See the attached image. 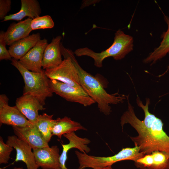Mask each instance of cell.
Wrapping results in <instances>:
<instances>
[{
  "instance_id": "obj_1",
  "label": "cell",
  "mask_w": 169,
  "mask_h": 169,
  "mask_svg": "<svg viewBox=\"0 0 169 169\" xmlns=\"http://www.w3.org/2000/svg\"><path fill=\"white\" fill-rule=\"evenodd\" d=\"M126 99L127 110L121 116L120 124L122 129L125 124H128L137 132V136H130L135 146L139 147L140 152L145 155L155 151L164 152L169 154V136L164 130V124L161 120L149 112V99H146L145 105L138 96L136 99L137 105L142 108L144 113L142 120L136 115L134 107L129 102V95H127Z\"/></svg>"
},
{
  "instance_id": "obj_2",
  "label": "cell",
  "mask_w": 169,
  "mask_h": 169,
  "mask_svg": "<svg viewBox=\"0 0 169 169\" xmlns=\"http://www.w3.org/2000/svg\"><path fill=\"white\" fill-rule=\"evenodd\" d=\"M62 55L69 57L76 68L80 83L83 89L97 103L100 111L104 115L110 114L111 110L110 104L116 105L122 103L126 99L127 95L120 94L118 92L109 94L105 90L103 84L97 78L83 69L79 64L71 50L60 46Z\"/></svg>"
},
{
  "instance_id": "obj_3",
  "label": "cell",
  "mask_w": 169,
  "mask_h": 169,
  "mask_svg": "<svg viewBox=\"0 0 169 169\" xmlns=\"http://www.w3.org/2000/svg\"><path fill=\"white\" fill-rule=\"evenodd\" d=\"M133 38L119 29L115 33L114 41L108 49L100 52L97 53L86 47L77 49L74 52L78 57L86 56L92 58L95 65L97 67H102L103 61L106 58L113 57L116 60L124 58L132 51L133 47Z\"/></svg>"
},
{
  "instance_id": "obj_4",
  "label": "cell",
  "mask_w": 169,
  "mask_h": 169,
  "mask_svg": "<svg viewBox=\"0 0 169 169\" xmlns=\"http://www.w3.org/2000/svg\"><path fill=\"white\" fill-rule=\"evenodd\" d=\"M11 62V64L17 69L23 78L24 83L23 95H32L44 105L46 99L52 97L53 93L50 87L49 79L45 71L32 72L24 68L18 60L12 58Z\"/></svg>"
},
{
  "instance_id": "obj_5",
  "label": "cell",
  "mask_w": 169,
  "mask_h": 169,
  "mask_svg": "<svg viewBox=\"0 0 169 169\" xmlns=\"http://www.w3.org/2000/svg\"><path fill=\"white\" fill-rule=\"evenodd\" d=\"M75 153L78 159L79 166L77 169H85L89 168L97 169L112 166L118 162L131 160L134 162L145 155L140 152L139 147L123 148L117 154L107 157H101L88 155L77 150Z\"/></svg>"
},
{
  "instance_id": "obj_6",
  "label": "cell",
  "mask_w": 169,
  "mask_h": 169,
  "mask_svg": "<svg viewBox=\"0 0 169 169\" xmlns=\"http://www.w3.org/2000/svg\"><path fill=\"white\" fill-rule=\"evenodd\" d=\"M49 84L53 93L68 101L77 103L85 107L95 103L82 87H75L56 80L50 79Z\"/></svg>"
},
{
  "instance_id": "obj_7",
  "label": "cell",
  "mask_w": 169,
  "mask_h": 169,
  "mask_svg": "<svg viewBox=\"0 0 169 169\" xmlns=\"http://www.w3.org/2000/svg\"><path fill=\"white\" fill-rule=\"evenodd\" d=\"M64 58L58 66L45 69V74L50 79L56 80L75 87H82L77 71L71 59L68 57Z\"/></svg>"
},
{
  "instance_id": "obj_8",
  "label": "cell",
  "mask_w": 169,
  "mask_h": 169,
  "mask_svg": "<svg viewBox=\"0 0 169 169\" xmlns=\"http://www.w3.org/2000/svg\"><path fill=\"white\" fill-rule=\"evenodd\" d=\"M48 44L47 40L40 39L36 45L18 60L24 68L31 71L40 72L45 49Z\"/></svg>"
},
{
  "instance_id": "obj_9",
  "label": "cell",
  "mask_w": 169,
  "mask_h": 169,
  "mask_svg": "<svg viewBox=\"0 0 169 169\" xmlns=\"http://www.w3.org/2000/svg\"><path fill=\"white\" fill-rule=\"evenodd\" d=\"M38 167L42 169H60L59 149L56 145L33 149Z\"/></svg>"
},
{
  "instance_id": "obj_10",
  "label": "cell",
  "mask_w": 169,
  "mask_h": 169,
  "mask_svg": "<svg viewBox=\"0 0 169 169\" xmlns=\"http://www.w3.org/2000/svg\"><path fill=\"white\" fill-rule=\"evenodd\" d=\"M12 128L15 135L33 149L49 146L35 125L22 127L13 126Z\"/></svg>"
},
{
  "instance_id": "obj_11",
  "label": "cell",
  "mask_w": 169,
  "mask_h": 169,
  "mask_svg": "<svg viewBox=\"0 0 169 169\" xmlns=\"http://www.w3.org/2000/svg\"><path fill=\"white\" fill-rule=\"evenodd\" d=\"M6 143L14 148L16 152L15 161H21L26 165L27 169H38L32 148L15 135L8 136Z\"/></svg>"
},
{
  "instance_id": "obj_12",
  "label": "cell",
  "mask_w": 169,
  "mask_h": 169,
  "mask_svg": "<svg viewBox=\"0 0 169 169\" xmlns=\"http://www.w3.org/2000/svg\"><path fill=\"white\" fill-rule=\"evenodd\" d=\"M16 106L32 124H35L39 115V110H44L45 108L34 96L29 95H23L16 99Z\"/></svg>"
},
{
  "instance_id": "obj_13",
  "label": "cell",
  "mask_w": 169,
  "mask_h": 169,
  "mask_svg": "<svg viewBox=\"0 0 169 169\" xmlns=\"http://www.w3.org/2000/svg\"><path fill=\"white\" fill-rule=\"evenodd\" d=\"M63 136L68 140L69 143L67 144H61L63 150L59 157L60 169H68L65 163L67 159L68 151L73 148H76L82 152L88 153L90 151V149L87 145L90 142V141L86 138L79 137L74 132L65 134Z\"/></svg>"
},
{
  "instance_id": "obj_14",
  "label": "cell",
  "mask_w": 169,
  "mask_h": 169,
  "mask_svg": "<svg viewBox=\"0 0 169 169\" xmlns=\"http://www.w3.org/2000/svg\"><path fill=\"white\" fill-rule=\"evenodd\" d=\"M0 124L12 126L25 127L33 125L21 113L15 105H0Z\"/></svg>"
},
{
  "instance_id": "obj_15",
  "label": "cell",
  "mask_w": 169,
  "mask_h": 169,
  "mask_svg": "<svg viewBox=\"0 0 169 169\" xmlns=\"http://www.w3.org/2000/svg\"><path fill=\"white\" fill-rule=\"evenodd\" d=\"M62 36H58L46 46L44 53L42 66L43 69L53 68L59 65L63 60L60 48Z\"/></svg>"
},
{
  "instance_id": "obj_16",
  "label": "cell",
  "mask_w": 169,
  "mask_h": 169,
  "mask_svg": "<svg viewBox=\"0 0 169 169\" xmlns=\"http://www.w3.org/2000/svg\"><path fill=\"white\" fill-rule=\"evenodd\" d=\"M32 19L28 18L17 23H11L4 33L6 45L10 46L15 42L29 35L32 31L30 27Z\"/></svg>"
},
{
  "instance_id": "obj_17",
  "label": "cell",
  "mask_w": 169,
  "mask_h": 169,
  "mask_svg": "<svg viewBox=\"0 0 169 169\" xmlns=\"http://www.w3.org/2000/svg\"><path fill=\"white\" fill-rule=\"evenodd\" d=\"M41 39L39 33H33L15 42L8 48L12 57L19 60Z\"/></svg>"
},
{
  "instance_id": "obj_18",
  "label": "cell",
  "mask_w": 169,
  "mask_h": 169,
  "mask_svg": "<svg viewBox=\"0 0 169 169\" xmlns=\"http://www.w3.org/2000/svg\"><path fill=\"white\" fill-rule=\"evenodd\" d=\"M21 2L20 11L17 13L6 16L2 22L10 20L20 21L26 17L33 19L39 16L42 11L37 0H21Z\"/></svg>"
},
{
  "instance_id": "obj_19",
  "label": "cell",
  "mask_w": 169,
  "mask_h": 169,
  "mask_svg": "<svg viewBox=\"0 0 169 169\" xmlns=\"http://www.w3.org/2000/svg\"><path fill=\"white\" fill-rule=\"evenodd\" d=\"M57 120L51 131L53 135L57 136L59 139H61L62 136L65 134L79 130H87L80 123L72 120L67 116L62 118H58Z\"/></svg>"
},
{
  "instance_id": "obj_20",
  "label": "cell",
  "mask_w": 169,
  "mask_h": 169,
  "mask_svg": "<svg viewBox=\"0 0 169 169\" xmlns=\"http://www.w3.org/2000/svg\"><path fill=\"white\" fill-rule=\"evenodd\" d=\"M164 16V20L167 25V30L162 35V39L160 45L144 60L143 62L145 63H151L152 64L169 53V17Z\"/></svg>"
},
{
  "instance_id": "obj_21",
  "label": "cell",
  "mask_w": 169,
  "mask_h": 169,
  "mask_svg": "<svg viewBox=\"0 0 169 169\" xmlns=\"http://www.w3.org/2000/svg\"><path fill=\"white\" fill-rule=\"evenodd\" d=\"M53 115H49L46 113L40 115L35 124L48 143L50 141L53 136L52 128L57 121V119H53Z\"/></svg>"
},
{
  "instance_id": "obj_22",
  "label": "cell",
  "mask_w": 169,
  "mask_h": 169,
  "mask_svg": "<svg viewBox=\"0 0 169 169\" xmlns=\"http://www.w3.org/2000/svg\"><path fill=\"white\" fill-rule=\"evenodd\" d=\"M152 162L149 169H169V154L160 151L151 153Z\"/></svg>"
},
{
  "instance_id": "obj_23",
  "label": "cell",
  "mask_w": 169,
  "mask_h": 169,
  "mask_svg": "<svg viewBox=\"0 0 169 169\" xmlns=\"http://www.w3.org/2000/svg\"><path fill=\"white\" fill-rule=\"evenodd\" d=\"M54 25L51 17L49 15L38 16L32 19L30 24L32 30L52 28Z\"/></svg>"
},
{
  "instance_id": "obj_24",
  "label": "cell",
  "mask_w": 169,
  "mask_h": 169,
  "mask_svg": "<svg viewBox=\"0 0 169 169\" xmlns=\"http://www.w3.org/2000/svg\"><path fill=\"white\" fill-rule=\"evenodd\" d=\"M13 148L5 143L2 137H0V164H6L10 158V155Z\"/></svg>"
},
{
  "instance_id": "obj_25",
  "label": "cell",
  "mask_w": 169,
  "mask_h": 169,
  "mask_svg": "<svg viewBox=\"0 0 169 169\" xmlns=\"http://www.w3.org/2000/svg\"><path fill=\"white\" fill-rule=\"evenodd\" d=\"M151 153L145 155L134 161L135 166L140 169H149L152 162Z\"/></svg>"
},
{
  "instance_id": "obj_26",
  "label": "cell",
  "mask_w": 169,
  "mask_h": 169,
  "mask_svg": "<svg viewBox=\"0 0 169 169\" xmlns=\"http://www.w3.org/2000/svg\"><path fill=\"white\" fill-rule=\"evenodd\" d=\"M4 32H0V60H11L12 58L6 48V44L4 38Z\"/></svg>"
},
{
  "instance_id": "obj_27",
  "label": "cell",
  "mask_w": 169,
  "mask_h": 169,
  "mask_svg": "<svg viewBox=\"0 0 169 169\" xmlns=\"http://www.w3.org/2000/svg\"><path fill=\"white\" fill-rule=\"evenodd\" d=\"M10 0H0V19L3 21L11 9Z\"/></svg>"
},
{
  "instance_id": "obj_28",
  "label": "cell",
  "mask_w": 169,
  "mask_h": 169,
  "mask_svg": "<svg viewBox=\"0 0 169 169\" xmlns=\"http://www.w3.org/2000/svg\"><path fill=\"white\" fill-rule=\"evenodd\" d=\"M9 99L5 94L0 95V105H8Z\"/></svg>"
},
{
  "instance_id": "obj_29",
  "label": "cell",
  "mask_w": 169,
  "mask_h": 169,
  "mask_svg": "<svg viewBox=\"0 0 169 169\" xmlns=\"http://www.w3.org/2000/svg\"><path fill=\"white\" fill-rule=\"evenodd\" d=\"M97 169H113L112 167V166H107L103 167L102 168H98Z\"/></svg>"
},
{
  "instance_id": "obj_30",
  "label": "cell",
  "mask_w": 169,
  "mask_h": 169,
  "mask_svg": "<svg viewBox=\"0 0 169 169\" xmlns=\"http://www.w3.org/2000/svg\"><path fill=\"white\" fill-rule=\"evenodd\" d=\"M169 69V64L167 66V69L166 70L163 74H161V75H159V76L161 77L163 76V75H164V74H165L167 72V71Z\"/></svg>"
},
{
  "instance_id": "obj_31",
  "label": "cell",
  "mask_w": 169,
  "mask_h": 169,
  "mask_svg": "<svg viewBox=\"0 0 169 169\" xmlns=\"http://www.w3.org/2000/svg\"><path fill=\"white\" fill-rule=\"evenodd\" d=\"M13 169H23V167H15Z\"/></svg>"
}]
</instances>
